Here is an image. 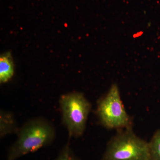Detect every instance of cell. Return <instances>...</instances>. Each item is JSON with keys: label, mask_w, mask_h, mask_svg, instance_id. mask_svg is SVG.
<instances>
[{"label": "cell", "mask_w": 160, "mask_h": 160, "mask_svg": "<svg viewBox=\"0 0 160 160\" xmlns=\"http://www.w3.org/2000/svg\"><path fill=\"white\" fill-rule=\"evenodd\" d=\"M16 135L17 139L9 148L6 160H16L49 146L55 139L56 132L51 122L37 117L24 123Z\"/></svg>", "instance_id": "cell-1"}, {"label": "cell", "mask_w": 160, "mask_h": 160, "mask_svg": "<svg viewBox=\"0 0 160 160\" xmlns=\"http://www.w3.org/2000/svg\"><path fill=\"white\" fill-rule=\"evenodd\" d=\"M101 160H151L149 142L139 137L132 128L118 130Z\"/></svg>", "instance_id": "cell-2"}, {"label": "cell", "mask_w": 160, "mask_h": 160, "mask_svg": "<svg viewBox=\"0 0 160 160\" xmlns=\"http://www.w3.org/2000/svg\"><path fill=\"white\" fill-rule=\"evenodd\" d=\"M62 122L69 137L78 138L85 132L92 109L89 100L82 92H73L63 94L59 100Z\"/></svg>", "instance_id": "cell-3"}, {"label": "cell", "mask_w": 160, "mask_h": 160, "mask_svg": "<svg viewBox=\"0 0 160 160\" xmlns=\"http://www.w3.org/2000/svg\"><path fill=\"white\" fill-rule=\"evenodd\" d=\"M96 113L106 129L119 130L132 128V118L124 107L117 84H112L107 93L98 100Z\"/></svg>", "instance_id": "cell-4"}, {"label": "cell", "mask_w": 160, "mask_h": 160, "mask_svg": "<svg viewBox=\"0 0 160 160\" xmlns=\"http://www.w3.org/2000/svg\"><path fill=\"white\" fill-rule=\"evenodd\" d=\"M20 127L14 115L10 112L1 110L0 111V138L11 134H17Z\"/></svg>", "instance_id": "cell-5"}, {"label": "cell", "mask_w": 160, "mask_h": 160, "mask_svg": "<svg viewBox=\"0 0 160 160\" xmlns=\"http://www.w3.org/2000/svg\"><path fill=\"white\" fill-rule=\"evenodd\" d=\"M14 69L11 56L6 54L0 58V82L5 83L9 82L14 74Z\"/></svg>", "instance_id": "cell-6"}, {"label": "cell", "mask_w": 160, "mask_h": 160, "mask_svg": "<svg viewBox=\"0 0 160 160\" xmlns=\"http://www.w3.org/2000/svg\"><path fill=\"white\" fill-rule=\"evenodd\" d=\"M149 146L150 160H160V129L155 132Z\"/></svg>", "instance_id": "cell-7"}, {"label": "cell", "mask_w": 160, "mask_h": 160, "mask_svg": "<svg viewBox=\"0 0 160 160\" xmlns=\"http://www.w3.org/2000/svg\"><path fill=\"white\" fill-rule=\"evenodd\" d=\"M53 160H81L74 154L69 145V141L61 149L57 157Z\"/></svg>", "instance_id": "cell-8"}]
</instances>
